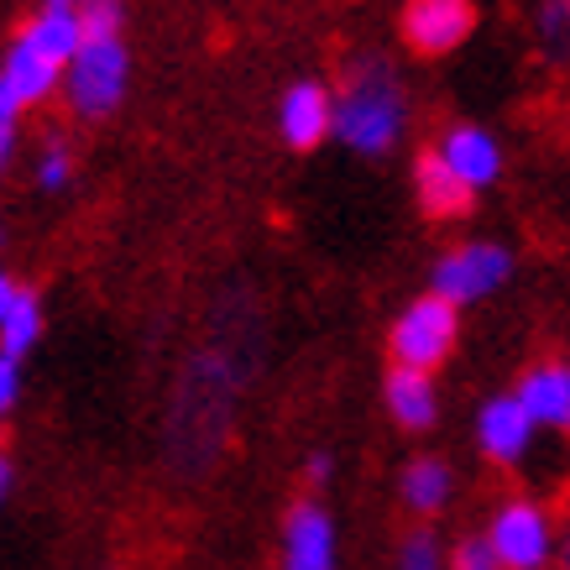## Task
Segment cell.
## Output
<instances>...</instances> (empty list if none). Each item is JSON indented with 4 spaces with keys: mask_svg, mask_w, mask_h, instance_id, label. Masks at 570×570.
Segmentation results:
<instances>
[{
    "mask_svg": "<svg viewBox=\"0 0 570 570\" xmlns=\"http://www.w3.org/2000/svg\"><path fill=\"white\" fill-rule=\"evenodd\" d=\"M539 424L529 419V409L519 403V393H498L476 409V445L492 466H519L523 455L534 450Z\"/></svg>",
    "mask_w": 570,
    "mask_h": 570,
    "instance_id": "cell-10",
    "label": "cell"
},
{
    "mask_svg": "<svg viewBox=\"0 0 570 570\" xmlns=\"http://www.w3.org/2000/svg\"><path fill=\"white\" fill-rule=\"evenodd\" d=\"M37 341H42V298L27 288V294H21V304L6 314V325H0V351L21 362V356H27Z\"/></svg>",
    "mask_w": 570,
    "mask_h": 570,
    "instance_id": "cell-16",
    "label": "cell"
},
{
    "mask_svg": "<svg viewBox=\"0 0 570 570\" xmlns=\"http://www.w3.org/2000/svg\"><path fill=\"white\" fill-rule=\"evenodd\" d=\"M69 6H85V0H69Z\"/></svg>",
    "mask_w": 570,
    "mask_h": 570,
    "instance_id": "cell-27",
    "label": "cell"
},
{
    "mask_svg": "<svg viewBox=\"0 0 570 570\" xmlns=\"http://www.w3.org/2000/svg\"><path fill=\"white\" fill-rule=\"evenodd\" d=\"M6 492H11V461L0 455V502H6Z\"/></svg>",
    "mask_w": 570,
    "mask_h": 570,
    "instance_id": "cell-25",
    "label": "cell"
},
{
    "mask_svg": "<svg viewBox=\"0 0 570 570\" xmlns=\"http://www.w3.org/2000/svg\"><path fill=\"white\" fill-rule=\"evenodd\" d=\"M382 403H387V414H393L397 430H430L434 419H440V387H434V372H419V366H393L387 377H382Z\"/></svg>",
    "mask_w": 570,
    "mask_h": 570,
    "instance_id": "cell-12",
    "label": "cell"
},
{
    "mask_svg": "<svg viewBox=\"0 0 570 570\" xmlns=\"http://www.w3.org/2000/svg\"><path fill=\"white\" fill-rule=\"evenodd\" d=\"M85 42L63 69V100L73 116L105 121L110 110H121L126 89H131V52L121 37V0H85Z\"/></svg>",
    "mask_w": 570,
    "mask_h": 570,
    "instance_id": "cell-3",
    "label": "cell"
},
{
    "mask_svg": "<svg viewBox=\"0 0 570 570\" xmlns=\"http://www.w3.org/2000/svg\"><path fill=\"white\" fill-rule=\"evenodd\" d=\"M519 403L529 409L539 430H570V366L566 362H539L519 377Z\"/></svg>",
    "mask_w": 570,
    "mask_h": 570,
    "instance_id": "cell-13",
    "label": "cell"
},
{
    "mask_svg": "<svg viewBox=\"0 0 570 570\" xmlns=\"http://www.w3.org/2000/svg\"><path fill=\"white\" fill-rule=\"evenodd\" d=\"M534 32L554 58H566L570 52V0H539L534 6Z\"/></svg>",
    "mask_w": 570,
    "mask_h": 570,
    "instance_id": "cell-19",
    "label": "cell"
},
{
    "mask_svg": "<svg viewBox=\"0 0 570 570\" xmlns=\"http://www.w3.org/2000/svg\"><path fill=\"white\" fill-rule=\"evenodd\" d=\"M403 42L424 58H445L476 32V0H403Z\"/></svg>",
    "mask_w": 570,
    "mask_h": 570,
    "instance_id": "cell-8",
    "label": "cell"
},
{
    "mask_svg": "<svg viewBox=\"0 0 570 570\" xmlns=\"http://www.w3.org/2000/svg\"><path fill=\"white\" fill-rule=\"evenodd\" d=\"M79 42H85V11L69 0H48L0 58V121H17L21 110L58 95Z\"/></svg>",
    "mask_w": 570,
    "mask_h": 570,
    "instance_id": "cell-1",
    "label": "cell"
},
{
    "mask_svg": "<svg viewBox=\"0 0 570 570\" xmlns=\"http://www.w3.org/2000/svg\"><path fill=\"white\" fill-rule=\"evenodd\" d=\"M414 194H419V205H424V215L430 220H461L471 209V199L476 194L461 184V178L445 168V157L434 153H419V163H414Z\"/></svg>",
    "mask_w": 570,
    "mask_h": 570,
    "instance_id": "cell-14",
    "label": "cell"
},
{
    "mask_svg": "<svg viewBox=\"0 0 570 570\" xmlns=\"http://www.w3.org/2000/svg\"><path fill=\"white\" fill-rule=\"evenodd\" d=\"M277 560L283 570H341V529L330 519L325 502H294L283 534H277Z\"/></svg>",
    "mask_w": 570,
    "mask_h": 570,
    "instance_id": "cell-7",
    "label": "cell"
},
{
    "mask_svg": "<svg viewBox=\"0 0 570 570\" xmlns=\"http://www.w3.org/2000/svg\"><path fill=\"white\" fill-rule=\"evenodd\" d=\"M450 570H498V560H492V550H487V539H461L455 550H450Z\"/></svg>",
    "mask_w": 570,
    "mask_h": 570,
    "instance_id": "cell-20",
    "label": "cell"
},
{
    "mask_svg": "<svg viewBox=\"0 0 570 570\" xmlns=\"http://www.w3.org/2000/svg\"><path fill=\"white\" fill-rule=\"evenodd\" d=\"M434 153L445 157V168L461 178L471 194H487L502 178V141L492 137L487 126H471V121L450 126L445 137L434 141Z\"/></svg>",
    "mask_w": 570,
    "mask_h": 570,
    "instance_id": "cell-11",
    "label": "cell"
},
{
    "mask_svg": "<svg viewBox=\"0 0 570 570\" xmlns=\"http://www.w3.org/2000/svg\"><path fill=\"white\" fill-rule=\"evenodd\" d=\"M277 137L294 153H314L320 141H335V89L320 79H298L277 95Z\"/></svg>",
    "mask_w": 570,
    "mask_h": 570,
    "instance_id": "cell-9",
    "label": "cell"
},
{
    "mask_svg": "<svg viewBox=\"0 0 570 570\" xmlns=\"http://www.w3.org/2000/svg\"><path fill=\"white\" fill-rule=\"evenodd\" d=\"M17 397H21V362L0 351V419L17 409Z\"/></svg>",
    "mask_w": 570,
    "mask_h": 570,
    "instance_id": "cell-21",
    "label": "cell"
},
{
    "mask_svg": "<svg viewBox=\"0 0 570 570\" xmlns=\"http://www.w3.org/2000/svg\"><path fill=\"white\" fill-rule=\"evenodd\" d=\"M330 476V455H314L309 461V482H325Z\"/></svg>",
    "mask_w": 570,
    "mask_h": 570,
    "instance_id": "cell-24",
    "label": "cell"
},
{
    "mask_svg": "<svg viewBox=\"0 0 570 570\" xmlns=\"http://www.w3.org/2000/svg\"><path fill=\"white\" fill-rule=\"evenodd\" d=\"M397 498H403L409 513L434 519V513L455 498V471H450L440 455H414V461L403 466V476H397Z\"/></svg>",
    "mask_w": 570,
    "mask_h": 570,
    "instance_id": "cell-15",
    "label": "cell"
},
{
    "mask_svg": "<svg viewBox=\"0 0 570 570\" xmlns=\"http://www.w3.org/2000/svg\"><path fill=\"white\" fill-rule=\"evenodd\" d=\"M409 131V89L382 52L351 58L335 85V141L356 157H387Z\"/></svg>",
    "mask_w": 570,
    "mask_h": 570,
    "instance_id": "cell-2",
    "label": "cell"
},
{
    "mask_svg": "<svg viewBox=\"0 0 570 570\" xmlns=\"http://www.w3.org/2000/svg\"><path fill=\"white\" fill-rule=\"evenodd\" d=\"M32 178L42 194H63L73 184V153L63 141H42V153H37V163H32Z\"/></svg>",
    "mask_w": 570,
    "mask_h": 570,
    "instance_id": "cell-18",
    "label": "cell"
},
{
    "mask_svg": "<svg viewBox=\"0 0 570 570\" xmlns=\"http://www.w3.org/2000/svg\"><path fill=\"white\" fill-rule=\"evenodd\" d=\"M508 277H513V252H508L502 242H461L434 262L430 294L450 298L455 309H466V304L492 298Z\"/></svg>",
    "mask_w": 570,
    "mask_h": 570,
    "instance_id": "cell-6",
    "label": "cell"
},
{
    "mask_svg": "<svg viewBox=\"0 0 570 570\" xmlns=\"http://www.w3.org/2000/svg\"><path fill=\"white\" fill-rule=\"evenodd\" d=\"M461 341V309L440 294H419L397 309L393 330H387V351H393V366H419V372H434V366L450 362V351Z\"/></svg>",
    "mask_w": 570,
    "mask_h": 570,
    "instance_id": "cell-5",
    "label": "cell"
},
{
    "mask_svg": "<svg viewBox=\"0 0 570 570\" xmlns=\"http://www.w3.org/2000/svg\"><path fill=\"white\" fill-rule=\"evenodd\" d=\"M17 153H21V137H17V121H0V174L17 163Z\"/></svg>",
    "mask_w": 570,
    "mask_h": 570,
    "instance_id": "cell-22",
    "label": "cell"
},
{
    "mask_svg": "<svg viewBox=\"0 0 570 570\" xmlns=\"http://www.w3.org/2000/svg\"><path fill=\"white\" fill-rule=\"evenodd\" d=\"M21 294H27V288H21L17 277H11V273H0V325H6V314H11V309L21 304Z\"/></svg>",
    "mask_w": 570,
    "mask_h": 570,
    "instance_id": "cell-23",
    "label": "cell"
},
{
    "mask_svg": "<svg viewBox=\"0 0 570 570\" xmlns=\"http://www.w3.org/2000/svg\"><path fill=\"white\" fill-rule=\"evenodd\" d=\"M487 550L498 560V570H550L560 560V529L554 513L534 498H508L487 519Z\"/></svg>",
    "mask_w": 570,
    "mask_h": 570,
    "instance_id": "cell-4",
    "label": "cell"
},
{
    "mask_svg": "<svg viewBox=\"0 0 570 570\" xmlns=\"http://www.w3.org/2000/svg\"><path fill=\"white\" fill-rule=\"evenodd\" d=\"M393 570H450V554L434 529H409V534L397 539Z\"/></svg>",
    "mask_w": 570,
    "mask_h": 570,
    "instance_id": "cell-17",
    "label": "cell"
},
{
    "mask_svg": "<svg viewBox=\"0 0 570 570\" xmlns=\"http://www.w3.org/2000/svg\"><path fill=\"white\" fill-rule=\"evenodd\" d=\"M560 570H570V529L560 534Z\"/></svg>",
    "mask_w": 570,
    "mask_h": 570,
    "instance_id": "cell-26",
    "label": "cell"
}]
</instances>
